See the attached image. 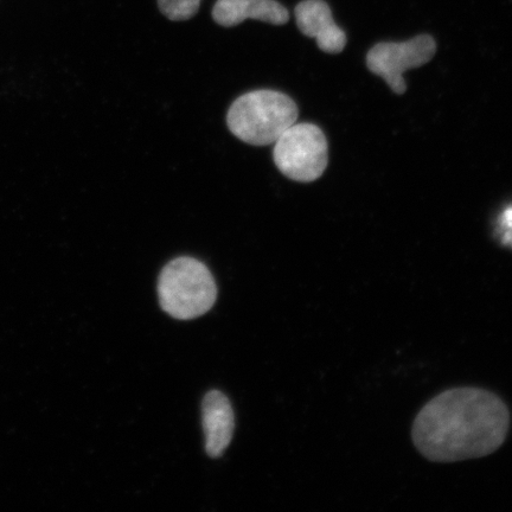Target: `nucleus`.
Wrapping results in <instances>:
<instances>
[{
  "instance_id": "nucleus-1",
  "label": "nucleus",
  "mask_w": 512,
  "mask_h": 512,
  "mask_svg": "<svg viewBox=\"0 0 512 512\" xmlns=\"http://www.w3.org/2000/svg\"><path fill=\"white\" fill-rule=\"evenodd\" d=\"M510 430L505 402L490 390L462 387L435 396L416 415L412 439L433 463L488 457L504 444Z\"/></svg>"
},
{
  "instance_id": "nucleus-2",
  "label": "nucleus",
  "mask_w": 512,
  "mask_h": 512,
  "mask_svg": "<svg viewBox=\"0 0 512 512\" xmlns=\"http://www.w3.org/2000/svg\"><path fill=\"white\" fill-rule=\"evenodd\" d=\"M299 110L290 96L270 89L243 94L227 114L230 132L253 146L277 142L288 127L297 123Z\"/></svg>"
},
{
  "instance_id": "nucleus-3",
  "label": "nucleus",
  "mask_w": 512,
  "mask_h": 512,
  "mask_svg": "<svg viewBox=\"0 0 512 512\" xmlns=\"http://www.w3.org/2000/svg\"><path fill=\"white\" fill-rule=\"evenodd\" d=\"M160 306L172 318L201 317L214 306L217 286L203 262L181 256L163 268L158 280Z\"/></svg>"
},
{
  "instance_id": "nucleus-4",
  "label": "nucleus",
  "mask_w": 512,
  "mask_h": 512,
  "mask_svg": "<svg viewBox=\"0 0 512 512\" xmlns=\"http://www.w3.org/2000/svg\"><path fill=\"white\" fill-rule=\"evenodd\" d=\"M273 159L281 174L292 181H316L328 168V140L316 125L293 124L274 143Z\"/></svg>"
},
{
  "instance_id": "nucleus-5",
  "label": "nucleus",
  "mask_w": 512,
  "mask_h": 512,
  "mask_svg": "<svg viewBox=\"0 0 512 512\" xmlns=\"http://www.w3.org/2000/svg\"><path fill=\"white\" fill-rule=\"evenodd\" d=\"M437 51V44L430 35H420L407 42H384L371 48L367 66L371 73L381 76L396 94L406 92L403 74L430 62Z\"/></svg>"
},
{
  "instance_id": "nucleus-6",
  "label": "nucleus",
  "mask_w": 512,
  "mask_h": 512,
  "mask_svg": "<svg viewBox=\"0 0 512 512\" xmlns=\"http://www.w3.org/2000/svg\"><path fill=\"white\" fill-rule=\"evenodd\" d=\"M294 14L302 34L315 38L324 53H342L347 46V35L335 23L330 6L324 0H304L297 5Z\"/></svg>"
},
{
  "instance_id": "nucleus-7",
  "label": "nucleus",
  "mask_w": 512,
  "mask_h": 512,
  "mask_svg": "<svg viewBox=\"0 0 512 512\" xmlns=\"http://www.w3.org/2000/svg\"><path fill=\"white\" fill-rule=\"evenodd\" d=\"M203 430L206 450L211 458H219L232 441L235 416L226 395L213 390L206 395L202 405Z\"/></svg>"
},
{
  "instance_id": "nucleus-8",
  "label": "nucleus",
  "mask_w": 512,
  "mask_h": 512,
  "mask_svg": "<svg viewBox=\"0 0 512 512\" xmlns=\"http://www.w3.org/2000/svg\"><path fill=\"white\" fill-rule=\"evenodd\" d=\"M213 18L217 24L226 28L235 27L249 18L284 25L290 21V12L277 0H217Z\"/></svg>"
},
{
  "instance_id": "nucleus-9",
  "label": "nucleus",
  "mask_w": 512,
  "mask_h": 512,
  "mask_svg": "<svg viewBox=\"0 0 512 512\" xmlns=\"http://www.w3.org/2000/svg\"><path fill=\"white\" fill-rule=\"evenodd\" d=\"M202 0H158L160 11L171 21H188L200 9Z\"/></svg>"
}]
</instances>
